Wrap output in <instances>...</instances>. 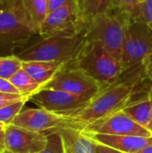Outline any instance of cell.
<instances>
[{"mask_svg":"<svg viewBox=\"0 0 152 153\" xmlns=\"http://www.w3.org/2000/svg\"><path fill=\"white\" fill-rule=\"evenodd\" d=\"M67 64L58 61H28L22 62V67L44 88Z\"/></svg>","mask_w":152,"mask_h":153,"instance_id":"obj_15","label":"cell"},{"mask_svg":"<svg viewBox=\"0 0 152 153\" xmlns=\"http://www.w3.org/2000/svg\"><path fill=\"white\" fill-rule=\"evenodd\" d=\"M104 87L73 62L65 65L43 89H53L92 99Z\"/></svg>","mask_w":152,"mask_h":153,"instance_id":"obj_8","label":"cell"},{"mask_svg":"<svg viewBox=\"0 0 152 153\" xmlns=\"http://www.w3.org/2000/svg\"><path fill=\"white\" fill-rule=\"evenodd\" d=\"M29 17L38 33L39 28L47 15L48 0H10Z\"/></svg>","mask_w":152,"mask_h":153,"instance_id":"obj_16","label":"cell"},{"mask_svg":"<svg viewBox=\"0 0 152 153\" xmlns=\"http://www.w3.org/2000/svg\"><path fill=\"white\" fill-rule=\"evenodd\" d=\"M12 125L47 134L60 128L67 127L69 125V117L60 116L41 108H27L19 113Z\"/></svg>","mask_w":152,"mask_h":153,"instance_id":"obj_11","label":"cell"},{"mask_svg":"<svg viewBox=\"0 0 152 153\" xmlns=\"http://www.w3.org/2000/svg\"><path fill=\"white\" fill-rule=\"evenodd\" d=\"M136 153H152V143L146 146L145 148L142 149L141 151H139L138 152Z\"/></svg>","mask_w":152,"mask_h":153,"instance_id":"obj_31","label":"cell"},{"mask_svg":"<svg viewBox=\"0 0 152 153\" xmlns=\"http://www.w3.org/2000/svg\"><path fill=\"white\" fill-rule=\"evenodd\" d=\"M57 131L65 153H97V143L83 131L72 127H63Z\"/></svg>","mask_w":152,"mask_h":153,"instance_id":"obj_14","label":"cell"},{"mask_svg":"<svg viewBox=\"0 0 152 153\" xmlns=\"http://www.w3.org/2000/svg\"><path fill=\"white\" fill-rule=\"evenodd\" d=\"M36 35H39L29 17L17 4L7 0V6L0 11V56L15 55Z\"/></svg>","mask_w":152,"mask_h":153,"instance_id":"obj_4","label":"cell"},{"mask_svg":"<svg viewBox=\"0 0 152 153\" xmlns=\"http://www.w3.org/2000/svg\"><path fill=\"white\" fill-rule=\"evenodd\" d=\"M22 66V61L16 55L0 56V77L10 79Z\"/></svg>","mask_w":152,"mask_h":153,"instance_id":"obj_21","label":"cell"},{"mask_svg":"<svg viewBox=\"0 0 152 153\" xmlns=\"http://www.w3.org/2000/svg\"><path fill=\"white\" fill-rule=\"evenodd\" d=\"M152 57V30L142 19L130 21L121 56L125 71Z\"/></svg>","mask_w":152,"mask_h":153,"instance_id":"obj_6","label":"cell"},{"mask_svg":"<svg viewBox=\"0 0 152 153\" xmlns=\"http://www.w3.org/2000/svg\"><path fill=\"white\" fill-rule=\"evenodd\" d=\"M2 153H13V152H11L10 151H8V150H6V149H5V150H4V151Z\"/></svg>","mask_w":152,"mask_h":153,"instance_id":"obj_35","label":"cell"},{"mask_svg":"<svg viewBox=\"0 0 152 153\" xmlns=\"http://www.w3.org/2000/svg\"><path fill=\"white\" fill-rule=\"evenodd\" d=\"M139 0H112V10L110 12L119 13L130 21L142 18V8Z\"/></svg>","mask_w":152,"mask_h":153,"instance_id":"obj_20","label":"cell"},{"mask_svg":"<svg viewBox=\"0 0 152 153\" xmlns=\"http://www.w3.org/2000/svg\"><path fill=\"white\" fill-rule=\"evenodd\" d=\"M142 18L152 30V0H146L141 4Z\"/></svg>","mask_w":152,"mask_h":153,"instance_id":"obj_25","label":"cell"},{"mask_svg":"<svg viewBox=\"0 0 152 153\" xmlns=\"http://www.w3.org/2000/svg\"><path fill=\"white\" fill-rule=\"evenodd\" d=\"M152 101L150 93L136 101L130 103L123 109L129 117H131L139 125L148 129L151 120Z\"/></svg>","mask_w":152,"mask_h":153,"instance_id":"obj_17","label":"cell"},{"mask_svg":"<svg viewBox=\"0 0 152 153\" xmlns=\"http://www.w3.org/2000/svg\"><path fill=\"white\" fill-rule=\"evenodd\" d=\"M47 135V144L39 153H65L62 137L58 131L51 132Z\"/></svg>","mask_w":152,"mask_h":153,"instance_id":"obj_23","label":"cell"},{"mask_svg":"<svg viewBox=\"0 0 152 153\" xmlns=\"http://www.w3.org/2000/svg\"><path fill=\"white\" fill-rule=\"evenodd\" d=\"M5 150L4 144V133L0 134V153H2Z\"/></svg>","mask_w":152,"mask_h":153,"instance_id":"obj_30","label":"cell"},{"mask_svg":"<svg viewBox=\"0 0 152 153\" xmlns=\"http://www.w3.org/2000/svg\"><path fill=\"white\" fill-rule=\"evenodd\" d=\"M73 63L104 88L118 82L122 74L125 72L121 62L100 43L87 39Z\"/></svg>","mask_w":152,"mask_h":153,"instance_id":"obj_2","label":"cell"},{"mask_svg":"<svg viewBox=\"0 0 152 153\" xmlns=\"http://www.w3.org/2000/svg\"><path fill=\"white\" fill-rule=\"evenodd\" d=\"M86 24L82 21L76 0H67L61 7L47 13L42 22L39 36L47 37H71L85 30Z\"/></svg>","mask_w":152,"mask_h":153,"instance_id":"obj_7","label":"cell"},{"mask_svg":"<svg viewBox=\"0 0 152 153\" xmlns=\"http://www.w3.org/2000/svg\"><path fill=\"white\" fill-rule=\"evenodd\" d=\"M4 128H5V126L2 123H0V134L4 133Z\"/></svg>","mask_w":152,"mask_h":153,"instance_id":"obj_34","label":"cell"},{"mask_svg":"<svg viewBox=\"0 0 152 153\" xmlns=\"http://www.w3.org/2000/svg\"><path fill=\"white\" fill-rule=\"evenodd\" d=\"M133 89V84L127 82H116L103 88L81 112L69 117L67 127L82 131L88 126L123 110L130 103Z\"/></svg>","mask_w":152,"mask_h":153,"instance_id":"obj_1","label":"cell"},{"mask_svg":"<svg viewBox=\"0 0 152 153\" xmlns=\"http://www.w3.org/2000/svg\"><path fill=\"white\" fill-rule=\"evenodd\" d=\"M4 144L13 153H39L47 144V135L9 125L4 128Z\"/></svg>","mask_w":152,"mask_h":153,"instance_id":"obj_12","label":"cell"},{"mask_svg":"<svg viewBox=\"0 0 152 153\" xmlns=\"http://www.w3.org/2000/svg\"><path fill=\"white\" fill-rule=\"evenodd\" d=\"M30 100V98L27 96H24L22 94H16V93H5V92H0V108L14 103L19 100Z\"/></svg>","mask_w":152,"mask_h":153,"instance_id":"obj_24","label":"cell"},{"mask_svg":"<svg viewBox=\"0 0 152 153\" xmlns=\"http://www.w3.org/2000/svg\"><path fill=\"white\" fill-rule=\"evenodd\" d=\"M76 3L86 27L95 16L112 10V0H76Z\"/></svg>","mask_w":152,"mask_h":153,"instance_id":"obj_18","label":"cell"},{"mask_svg":"<svg viewBox=\"0 0 152 153\" xmlns=\"http://www.w3.org/2000/svg\"><path fill=\"white\" fill-rule=\"evenodd\" d=\"M66 2L67 0H48L47 1V13L61 7Z\"/></svg>","mask_w":152,"mask_h":153,"instance_id":"obj_27","label":"cell"},{"mask_svg":"<svg viewBox=\"0 0 152 153\" xmlns=\"http://www.w3.org/2000/svg\"><path fill=\"white\" fill-rule=\"evenodd\" d=\"M30 100L39 108L70 117L81 112L90 101V99L59 90L42 89L31 96Z\"/></svg>","mask_w":152,"mask_h":153,"instance_id":"obj_9","label":"cell"},{"mask_svg":"<svg viewBox=\"0 0 152 153\" xmlns=\"http://www.w3.org/2000/svg\"></svg>","mask_w":152,"mask_h":153,"instance_id":"obj_37","label":"cell"},{"mask_svg":"<svg viewBox=\"0 0 152 153\" xmlns=\"http://www.w3.org/2000/svg\"><path fill=\"white\" fill-rule=\"evenodd\" d=\"M129 22V19L113 12L99 14L87 24L85 38L89 41L100 43L115 58L121 62Z\"/></svg>","mask_w":152,"mask_h":153,"instance_id":"obj_5","label":"cell"},{"mask_svg":"<svg viewBox=\"0 0 152 153\" xmlns=\"http://www.w3.org/2000/svg\"><path fill=\"white\" fill-rule=\"evenodd\" d=\"M27 101L28 100H19L0 108V123H2L4 126L12 125L14 118L23 109Z\"/></svg>","mask_w":152,"mask_h":153,"instance_id":"obj_22","label":"cell"},{"mask_svg":"<svg viewBox=\"0 0 152 153\" xmlns=\"http://www.w3.org/2000/svg\"><path fill=\"white\" fill-rule=\"evenodd\" d=\"M85 30L71 37H47L30 45L15 55L22 61L73 62L85 43Z\"/></svg>","mask_w":152,"mask_h":153,"instance_id":"obj_3","label":"cell"},{"mask_svg":"<svg viewBox=\"0 0 152 153\" xmlns=\"http://www.w3.org/2000/svg\"><path fill=\"white\" fill-rule=\"evenodd\" d=\"M149 93H150V95H151V101H152V87L151 88V90H150ZM148 129H149V130H150V131L152 133V109H151V123H150V126H149Z\"/></svg>","mask_w":152,"mask_h":153,"instance_id":"obj_33","label":"cell"},{"mask_svg":"<svg viewBox=\"0 0 152 153\" xmlns=\"http://www.w3.org/2000/svg\"><path fill=\"white\" fill-rule=\"evenodd\" d=\"M86 134H104L114 135H132L151 137L152 133L146 127L139 125L124 110L117 111L109 117L88 126Z\"/></svg>","mask_w":152,"mask_h":153,"instance_id":"obj_10","label":"cell"},{"mask_svg":"<svg viewBox=\"0 0 152 153\" xmlns=\"http://www.w3.org/2000/svg\"><path fill=\"white\" fill-rule=\"evenodd\" d=\"M96 143L107 145L125 153H136L152 143L151 137L114 135L104 134H87Z\"/></svg>","mask_w":152,"mask_h":153,"instance_id":"obj_13","label":"cell"},{"mask_svg":"<svg viewBox=\"0 0 152 153\" xmlns=\"http://www.w3.org/2000/svg\"><path fill=\"white\" fill-rule=\"evenodd\" d=\"M11 82L20 91L21 94L30 99L31 96L43 89V85L38 82L22 67L18 70L10 79Z\"/></svg>","mask_w":152,"mask_h":153,"instance_id":"obj_19","label":"cell"},{"mask_svg":"<svg viewBox=\"0 0 152 153\" xmlns=\"http://www.w3.org/2000/svg\"><path fill=\"white\" fill-rule=\"evenodd\" d=\"M97 153H125L97 143Z\"/></svg>","mask_w":152,"mask_h":153,"instance_id":"obj_28","label":"cell"},{"mask_svg":"<svg viewBox=\"0 0 152 153\" xmlns=\"http://www.w3.org/2000/svg\"><path fill=\"white\" fill-rule=\"evenodd\" d=\"M7 6V0H0V11L4 10Z\"/></svg>","mask_w":152,"mask_h":153,"instance_id":"obj_32","label":"cell"},{"mask_svg":"<svg viewBox=\"0 0 152 153\" xmlns=\"http://www.w3.org/2000/svg\"><path fill=\"white\" fill-rule=\"evenodd\" d=\"M144 1H146V0H139V2H140V3H143Z\"/></svg>","mask_w":152,"mask_h":153,"instance_id":"obj_36","label":"cell"},{"mask_svg":"<svg viewBox=\"0 0 152 153\" xmlns=\"http://www.w3.org/2000/svg\"><path fill=\"white\" fill-rule=\"evenodd\" d=\"M0 92L21 94L20 91L15 88V86L11 82L9 79H4L1 77H0Z\"/></svg>","mask_w":152,"mask_h":153,"instance_id":"obj_26","label":"cell"},{"mask_svg":"<svg viewBox=\"0 0 152 153\" xmlns=\"http://www.w3.org/2000/svg\"><path fill=\"white\" fill-rule=\"evenodd\" d=\"M142 66H143V72L145 76L152 82V57L150 58L148 61H146L142 65Z\"/></svg>","mask_w":152,"mask_h":153,"instance_id":"obj_29","label":"cell"}]
</instances>
